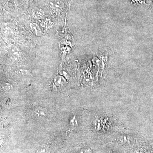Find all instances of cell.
Here are the masks:
<instances>
[{"label":"cell","mask_w":153,"mask_h":153,"mask_svg":"<svg viewBox=\"0 0 153 153\" xmlns=\"http://www.w3.org/2000/svg\"><path fill=\"white\" fill-rule=\"evenodd\" d=\"M108 117H99L94 121V126L97 130H108L111 127L112 122Z\"/></svg>","instance_id":"6da1fadb"},{"label":"cell","mask_w":153,"mask_h":153,"mask_svg":"<svg viewBox=\"0 0 153 153\" xmlns=\"http://www.w3.org/2000/svg\"><path fill=\"white\" fill-rule=\"evenodd\" d=\"M2 87L3 90L4 91L10 90V89H12V88H13L11 84L8 83H4L2 85Z\"/></svg>","instance_id":"7a4b0ae2"},{"label":"cell","mask_w":153,"mask_h":153,"mask_svg":"<svg viewBox=\"0 0 153 153\" xmlns=\"http://www.w3.org/2000/svg\"><path fill=\"white\" fill-rule=\"evenodd\" d=\"M75 117H74V118H73L72 120L71 121V125L72 126H77V122H76L74 123V121H75Z\"/></svg>","instance_id":"3957f363"},{"label":"cell","mask_w":153,"mask_h":153,"mask_svg":"<svg viewBox=\"0 0 153 153\" xmlns=\"http://www.w3.org/2000/svg\"><path fill=\"white\" fill-rule=\"evenodd\" d=\"M31 28H32V30L36 32V34H38V31H38V29H37V27H36V26L33 25V27H31Z\"/></svg>","instance_id":"277c9868"},{"label":"cell","mask_w":153,"mask_h":153,"mask_svg":"<svg viewBox=\"0 0 153 153\" xmlns=\"http://www.w3.org/2000/svg\"><path fill=\"white\" fill-rule=\"evenodd\" d=\"M91 153V151L90 150H86L81 151V152H79V153Z\"/></svg>","instance_id":"5b68a950"},{"label":"cell","mask_w":153,"mask_h":153,"mask_svg":"<svg viewBox=\"0 0 153 153\" xmlns=\"http://www.w3.org/2000/svg\"><path fill=\"white\" fill-rule=\"evenodd\" d=\"M107 153H116L114 152H111V151H110V152H107Z\"/></svg>","instance_id":"8992f818"}]
</instances>
